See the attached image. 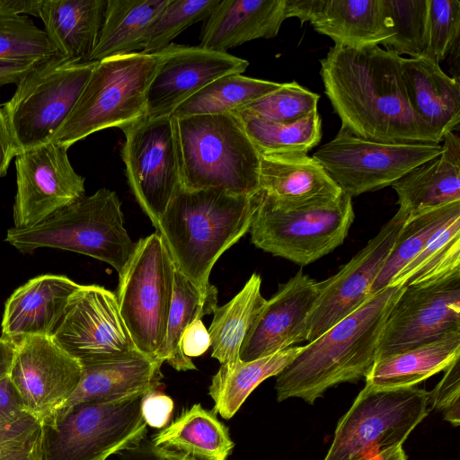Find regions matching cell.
Wrapping results in <instances>:
<instances>
[{"label":"cell","mask_w":460,"mask_h":460,"mask_svg":"<svg viewBox=\"0 0 460 460\" xmlns=\"http://www.w3.org/2000/svg\"><path fill=\"white\" fill-rule=\"evenodd\" d=\"M325 94L356 137L388 144H440L413 111L402 57L379 46L334 45L320 60Z\"/></svg>","instance_id":"6da1fadb"},{"label":"cell","mask_w":460,"mask_h":460,"mask_svg":"<svg viewBox=\"0 0 460 460\" xmlns=\"http://www.w3.org/2000/svg\"><path fill=\"white\" fill-rule=\"evenodd\" d=\"M403 287H386L357 310L303 346L276 378L278 402L300 398L309 404L331 387L365 378L376 360L387 316Z\"/></svg>","instance_id":"7a4b0ae2"},{"label":"cell","mask_w":460,"mask_h":460,"mask_svg":"<svg viewBox=\"0 0 460 460\" xmlns=\"http://www.w3.org/2000/svg\"><path fill=\"white\" fill-rule=\"evenodd\" d=\"M256 193L181 187L155 226L176 270L200 290L220 256L250 231Z\"/></svg>","instance_id":"3957f363"},{"label":"cell","mask_w":460,"mask_h":460,"mask_svg":"<svg viewBox=\"0 0 460 460\" xmlns=\"http://www.w3.org/2000/svg\"><path fill=\"white\" fill-rule=\"evenodd\" d=\"M173 119L184 189L248 196L260 190L261 155L234 114Z\"/></svg>","instance_id":"277c9868"},{"label":"cell","mask_w":460,"mask_h":460,"mask_svg":"<svg viewBox=\"0 0 460 460\" xmlns=\"http://www.w3.org/2000/svg\"><path fill=\"white\" fill-rule=\"evenodd\" d=\"M5 241L22 253L39 248L78 252L110 264L118 274L136 245L124 226L118 195L106 188L83 196L38 225L9 228Z\"/></svg>","instance_id":"5b68a950"},{"label":"cell","mask_w":460,"mask_h":460,"mask_svg":"<svg viewBox=\"0 0 460 460\" xmlns=\"http://www.w3.org/2000/svg\"><path fill=\"white\" fill-rule=\"evenodd\" d=\"M160 52L118 55L98 61L73 111L50 141L70 147L109 128L121 130L146 115L147 91Z\"/></svg>","instance_id":"8992f818"},{"label":"cell","mask_w":460,"mask_h":460,"mask_svg":"<svg viewBox=\"0 0 460 460\" xmlns=\"http://www.w3.org/2000/svg\"><path fill=\"white\" fill-rule=\"evenodd\" d=\"M256 199L249 231L252 243L300 266L341 245L355 217L352 198L343 191L337 198L296 208L276 206L261 190Z\"/></svg>","instance_id":"52a82bcc"},{"label":"cell","mask_w":460,"mask_h":460,"mask_svg":"<svg viewBox=\"0 0 460 460\" xmlns=\"http://www.w3.org/2000/svg\"><path fill=\"white\" fill-rule=\"evenodd\" d=\"M144 395L111 402H81L60 410L42 426L41 460H107L147 433Z\"/></svg>","instance_id":"ba28073f"},{"label":"cell","mask_w":460,"mask_h":460,"mask_svg":"<svg viewBox=\"0 0 460 460\" xmlns=\"http://www.w3.org/2000/svg\"><path fill=\"white\" fill-rule=\"evenodd\" d=\"M97 63L57 55L38 63L16 85L2 108L20 151L50 141L73 111Z\"/></svg>","instance_id":"9c48e42d"},{"label":"cell","mask_w":460,"mask_h":460,"mask_svg":"<svg viewBox=\"0 0 460 460\" xmlns=\"http://www.w3.org/2000/svg\"><path fill=\"white\" fill-rule=\"evenodd\" d=\"M174 270L161 236L155 232L136 243L119 274L115 295L121 317L137 349L155 359L166 336Z\"/></svg>","instance_id":"30bf717a"},{"label":"cell","mask_w":460,"mask_h":460,"mask_svg":"<svg viewBox=\"0 0 460 460\" xmlns=\"http://www.w3.org/2000/svg\"><path fill=\"white\" fill-rule=\"evenodd\" d=\"M428 413V391L424 389L364 386L338 421L323 460H360L402 446Z\"/></svg>","instance_id":"8fae6325"},{"label":"cell","mask_w":460,"mask_h":460,"mask_svg":"<svg viewBox=\"0 0 460 460\" xmlns=\"http://www.w3.org/2000/svg\"><path fill=\"white\" fill-rule=\"evenodd\" d=\"M441 144H388L367 140L341 128L314 158L341 190L353 198L392 185L438 155Z\"/></svg>","instance_id":"7c38bea8"},{"label":"cell","mask_w":460,"mask_h":460,"mask_svg":"<svg viewBox=\"0 0 460 460\" xmlns=\"http://www.w3.org/2000/svg\"><path fill=\"white\" fill-rule=\"evenodd\" d=\"M122 131L121 157L128 185L155 226L182 187L174 119L145 117Z\"/></svg>","instance_id":"4fadbf2b"},{"label":"cell","mask_w":460,"mask_h":460,"mask_svg":"<svg viewBox=\"0 0 460 460\" xmlns=\"http://www.w3.org/2000/svg\"><path fill=\"white\" fill-rule=\"evenodd\" d=\"M51 339L82 367L115 360L137 348L114 292L81 285L71 296Z\"/></svg>","instance_id":"5bb4252c"},{"label":"cell","mask_w":460,"mask_h":460,"mask_svg":"<svg viewBox=\"0 0 460 460\" xmlns=\"http://www.w3.org/2000/svg\"><path fill=\"white\" fill-rule=\"evenodd\" d=\"M460 331V270L404 286L385 321L376 359Z\"/></svg>","instance_id":"9a60e30c"},{"label":"cell","mask_w":460,"mask_h":460,"mask_svg":"<svg viewBox=\"0 0 460 460\" xmlns=\"http://www.w3.org/2000/svg\"><path fill=\"white\" fill-rule=\"evenodd\" d=\"M67 150L49 141L17 154L13 227L38 225L85 195L84 178L73 168Z\"/></svg>","instance_id":"2e32d148"},{"label":"cell","mask_w":460,"mask_h":460,"mask_svg":"<svg viewBox=\"0 0 460 460\" xmlns=\"http://www.w3.org/2000/svg\"><path fill=\"white\" fill-rule=\"evenodd\" d=\"M14 342L9 377L26 411L43 426L75 393L83 367L51 337L28 336Z\"/></svg>","instance_id":"e0dca14e"},{"label":"cell","mask_w":460,"mask_h":460,"mask_svg":"<svg viewBox=\"0 0 460 460\" xmlns=\"http://www.w3.org/2000/svg\"><path fill=\"white\" fill-rule=\"evenodd\" d=\"M407 218L408 214L399 208L334 275L319 281V295L307 318L308 342L357 310L371 296V288Z\"/></svg>","instance_id":"ac0fdd59"},{"label":"cell","mask_w":460,"mask_h":460,"mask_svg":"<svg viewBox=\"0 0 460 460\" xmlns=\"http://www.w3.org/2000/svg\"><path fill=\"white\" fill-rule=\"evenodd\" d=\"M159 52L160 63L147 91L148 118L172 116L178 106L208 84L242 74L249 66L245 59L200 46L171 43Z\"/></svg>","instance_id":"d6986e66"},{"label":"cell","mask_w":460,"mask_h":460,"mask_svg":"<svg viewBox=\"0 0 460 460\" xmlns=\"http://www.w3.org/2000/svg\"><path fill=\"white\" fill-rule=\"evenodd\" d=\"M320 284L299 270L266 301L240 349V360L264 358L307 340V318Z\"/></svg>","instance_id":"ffe728a7"},{"label":"cell","mask_w":460,"mask_h":460,"mask_svg":"<svg viewBox=\"0 0 460 460\" xmlns=\"http://www.w3.org/2000/svg\"><path fill=\"white\" fill-rule=\"evenodd\" d=\"M80 284L62 275L35 277L6 300L2 336L16 341L28 336L51 337Z\"/></svg>","instance_id":"44dd1931"},{"label":"cell","mask_w":460,"mask_h":460,"mask_svg":"<svg viewBox=\"0 0 460 460\" xmlns=\"http://www.w3.org/2000/svg\"><path fill=\"white\" fill-rule=\"evenodd\" d=\"M286 0H224L204 21L200 47L227 52L256 39L275 38L287 19Z\"/></svg>","instance_id":"7402d4cb"},{"label":"cell","mask_w":460,"mask_h":460,"mask_svg":"<svg viewBox=\"0 0 460 460\" xmlns=\"http://www.w3.org/2000/svg\"><path fill=\"white\" fill-rule=\"evenodd\" d=\"M260 190L272 204L282 208L334 199L342 192L307 154L261 155Z\"/></svg>","instance_id":"603a6c76"},{"label":"cell","mask_w":460,"mask_h":460,"mask_svg":"<svg viewBox=\"0 0 460 460\" xmlns=\"http://www.w3.org/2000/svg\"><path fill=\"white\" fill-rule=\"evenodd\" d=\"M402 73L410 104L440 141L460 122V82L425 58H402Z\"/></svg>","instance_id":"cb8c5ba5"},{"label":"cell","mask_w":460,"mask_h":460,"mask_svg":"<svg viewBox=\"0 0 460 460\" xmlns=\"http://www.w3.org/2000/svg\"><path fill=\"white\" fill-rule=\"evenodd\" d=\"M162 365L137 350L115 360L84 366L76 390L62 409L87 402H118L160 389Z\"/></svg>","instance_id":"d4e9b609"},{"label":"cell","mask_w":460,"mask_h":460,"mask_svg":"<svg viewBox=\"0 0 460 460\" xmlns=\"http://www.w3.org/2000/svg\"><path fill=\"white\" fill-rule=\"evenodd\" d=\"M441 153L411 170L391 186L399 208L408 217L460 201V138L454 131L443 138Z\"/></svg>","instance_id":"484cf974"},{"label":"cell","mask_w":460,"mask_h":460,"mask_svg":"<svg viewBox=\"0 0 460 460\" xmlns=\"http://www.w3.org/2000/svg\"><path fill=\"white\" fill-rule=\"evenodd\" d=\"M309 22L349 49L379 46L393 36L385 0H316Z\"/></svg>","instance_id":"4316f807"},{"label":"cell","mask_w":460,"mask_h":460,"mask_svg":"<svg viewBox=\"0 0 460 460\" xmlns=\"http://www.w3.org/2000/svg\"><path fill=\"white\" fill-rule=\"evenodd\" d=\"M106 0H40L39 18L58 55L86 62L104 20Z\"/></svg>","instance_id":"83f0119b"},{"label":"cell","mask_w":460,"mask_h":460,"mask_svg":"<svg viewBox=\"0 0 460 460\" xmlns=\"http://www.w3.org/2000/svg\"><path fill=\"white\" fill-rule=\"evenodd\" d=\"M460 358V331L376 359L365 377L372 390L417 386Z\"/></svg>","instance_id":"f1b7e54d"},{"label":"cell","mask_w":460,"mask_h":460,"mask_svg":"<svg viewBox=\"0 0 460 460\" xmlns=\"http://www.w3.org/2000/svg\"><path fill=\"white\" fill-rule=\"evenodd\" d=\"M151 441L199 460H227L234 447L229 429L219 420L217 413L204 409L200 403L184 409L154 434Z\"/></svg>","instance_id":"f546056e"},{"label":"cell","mask_w":460,"mask_h":460,"mask_svg":"<svg viewBox=\"0 0 460 460\" xmlns=\"http://www.w3.org/2000/svg\"><path fill=\"white\" fill-rule=\"evenodd\" d=\"M169 0H107L97 45L88 61L139 53L147 29Z\"/></svg>","instance_id":"4dcf8cb0"},{"label":"cell","mask_w":460,"mask_h":460,"mask_svg":"<svg viewBox=\"0 0 460 460\" xmlns=\"http://www.w3.org/2000/svg\"><path fill=\"white\" fill-rule=\"evenodd\" d=\"M261 276L252 273L228 303L214 310L208 331L211 357L221 366L231 367L240 361L241 346L267 301L261 293Z\"/></svg>","instance_id":"1f68e13d"},{"label":"cell","mask_w":460,"mask_h":460,"mask_svg":"<svg viewBox=\"0 0 460 460\" xmlns=\"http://www.w3.org/2000/svg\"><path fill=\"white\" fill-rule=\"evenodd\" d=\"M302 349L303 346L289 347L252 361L240 360L231 367L220 365L208 387L213 411L224 419H231L259 385L277 376Z\"/></svg>","instance_id":"d6a6232c"},{"label":"cell","mask_w":460,"mask_h":460,"mask_svg":"<svg viewBox=\"0 0 460 460\" xmlns=\"http://www.w3.org/2000/svg\"><path fill=\"white\" fill-rule=\"evenodd\" d=\"M217 294L215 286L200 290L178 270H174L173 295L166 336L157 360L167 362L177 371L197 369L192 358L182 353L181 338L195 320L213 314L217 306Z\"/></svg>","instance_id":"836d02e7"},{"label":"cell","mask_w":460,"mask_h":460,"mask_svg":"<svg viewBox=\"0 0 460 460\" xmlns=\"http://www.w3.org/2000/svg\"><path fill=\"white\" fill-rule=\"evenodd\" d=\"M261 155L307 154L322 137L318 110L289 123L267 120L244 111L232 112Z\"/></svg>","instance_id":"e575fe53"},{"label":"cell","mask_w":460,"mask_h":460,"mask_svg":"<svg viewBox=\"0 0 460 460\" xmlns=\"http://www.w3.org/2000/svg\"><path fill=\"white\" fill-rule=\"evenodd\" d=\"M456 217H460V201L408 217L371 288V296L386 288L393 277Z\"/></svg>","instance_id":"d590c367"},{"label":"cell","mask_w":460,"mask_h":460,"mask_svg":"<svg viewBox=\"0 0 460 460\" xmlns=\"http://www.w3.org/2000/svg\"><path fill=\"white\" fill-rule=\"evenodd\" d=\"M280 84L242 74L225 75L182 102L176 108L172 117L232 113L270 93Z\"/></svg>","instance_id":"8d00e7d4"},{"label":"cell","mask_w":460,"mask_h":460,"mask_svg":"<svg viewBox=\"0 0 460 460\" xmlns=\"http://www.w3.org/2000/svg\"><path fill=\"white\" fill-rule=\"evenodd\" d=\"M458 270L460 217L438 232L412 261L393 277L388 286L404 287L424 283Z\"/></svg>","instance_id":"74e56055"},{"label":"cell","mask_w":460,"mask_h":460,"mask_svg":"<svg viewBox=\"0 0 460 460\" xmlns=\"http://www.w3.org/2000/svg\"><path fill=\"white\" fill-rule=\"evenodd\" d=\"M385 4L393 36L381 45L400 57L425 58L428 0H385Z\"/></svg>","instance_id":"f35d334b"},{"label":"cell","mask_w":460,"mask_h":460,"mask_svg":"<svg viewBox=\"0 0 460 460\" xmlns=\"http://www.w3.org/2000/svg\"><path fill=\"white\" fill-rule=\"evenodd\" d=\"M57 55L44 30L31 19L0 8V60L44 61Z\"/></svg>","instance_id":"ab89813d"},{"label":"cell","mask_w":460,"mask_h":460,"mask_svg":"<svg viewBox=\"0 0 460 460\" xmlns=\"http://www.w3.org/2000/svg\"><path fill=\"white\" fill-rule=\"evenodd\" d=\"M219 0H169L145 35L143 54H154L192 24L205 21Z\"/></svg>","instance_id":"60d3db41"},{"label":"cell","mask_w":460,"mask_h":460,"mask_svg":"<svg viewBox=\"0 0 460 460\" xmlns=\"http://www.w3.org/2000/svg\"><path fill=\"white\" fill-rule=\"evenodd\" d=\"M319 99V94L293 81L281 84L275 91L238 111L274 122L289 123L316 111Z\"/></svg>","instance_id":"b9f144b4"},{"label":"cell","mask_w":460,"mask_h":460,"mask_svg":"<svg viewBox=\"0 0 460 460\" xmlns=\"http://www.w3.org/2000/svg\"><path fill=\"white\" fill-rule=\"evenodd\" d=\"M460 1L428 0L425 58L439 65L459 45Z\"/></svg>","instance_id":"7bdbcfd3"},{"label":"cell","mask_w":460,"mask_h":460,"mask_svg":"<svg viewBox=\"0 0 460 460\" xmlns=\"http://www.w3.org/2000/svg\"><path fill=\"white\" fill-rule=\"evenodd\" d=\"M460 358L453 362L436 386L428 392V404L452 426L460 424Z\"/></svg>","instance_id":"ee69618b"},{"label":"cell","mask_w":460,"mask_h":460,"mask_svg":"<svg viewBox=\"0 0 460 460\" xmlns=\"http://www.w3.org/2000/svg\"><path fill=\"white\" fill-rule=\"evenodd\" d=\"M42 425L29 415L12 424H0V460L35 444Z\"/></svg>","instance_id":"f6af8a7d"},{"label":"cell","mask_w":460,"mask_h":460,"mask_svg":"<svg viewBox=\"0 0 460 460\" xmlns=\"http://www.w3.org/2000/svg\"><path fill=\"white\" fill-rule=\"evenodd\" d=\"M173 408V400L160 389L148 392L142 397L141 412L147 426L156 429L166 427Z\"/></svg>","instance_id":"bcb514c9"},{"label":"cell","mask_w":460,"mask_h":460,"mask_svg":"<svg viewBox=\"0 0 460 460\" xmlns=\"http://www.w3.org/2000/svg\"><path fill=\"white\" fill-rule=\"evenodd\" d=\"M117 456L120 460H199L187 454L156 446L146 438L121 450Z\"/></svg>","instance_id":"7dc6e473"},{"label":"cell","mask_w":460,"mask_h":460,"mask_svg":"<svg viewBox=\"0 0 460 460\" xmlns=\"http://www.w3.org/2000/svg\"><path fill=\"white\" fill-rule=\"evenodd\" d=\"M29 415L9 376L0 380V424H12Z\"/></svg>","instance_id":"c3c4849f"},{"label":"cell","mask_w":460,"mask_h":460,"mask_svg":"<svg viewBox=\"0 0 460 460\" xmlns=\"http://www.w3.org/2000/svg\"><path fill=\"white\" fill-rule=\"evenodd\" d=\"M180 347L182 353L190 358L203 355L210 347V337L201 319L195 320L184 331Z\"/></svg>","instance_id":"681fc988"},{"label":"cell","mask_w":460,"mask_h":460,"mask_svg":"<svg viewBox=\"0 0 460 460\" xmlns=\"http://www.w3.org/2000/svg\"><path fill=\"white\" fill-rule=\"evenodd\" d=\"M19 152L6 116L0 108V178L6 175L11 161Z\"/></svg>","instance_id":"f907efd6"},{"label":"cell","mask_w":460,"mask_h":460,"mask_svg":"<svg viewBox=\"0 0 460 460\" xmlns=\"http://www.w3.org/2000/svg\"><path fill=\"white\" fill-rule=\"evenodd\" d=\"M41 61L0 60V87L18 84Z\"/></svg>","instance_id":"816d5d0a"},{"label":"cell","mask_w":460,"mask_h":460,"mask_svg":"<svg viewBox=\"0 0 460 460\" xmlns=\"http://www.w3.org/2000/svg\"><path fill=\"white\" fill-rule=\"evenodd\" d=\"M316 0H286V18L296 17L304 24L310 22Z\"/></svg>","instance_id":"f5cc1de1"},{"label":"cell","mask_w":460,"mask_h":460,"mask_svg":"<svg viewBox=\"0 0 460 460\" xmlns=\"http://www.w3.org/2000/svg\"><path fill=\"white\" fill-rule=\"evenodd\" d=\"M40 0H0V8L17 15L39 17Z\"/></svg>","instance_id":"db71d44e"},{"label":"cell","mask_w":460,"mask_h":460,"mask_svg":"<svg viewBox=\"0 0 460 460\" xmlns=\"http://www.w3.org/2000/svg\"><path fill=\"white\" fill-rule=\"evenodd\" d=\"M15 354V342L0 338V380L9 376Z\"/></svg>","instance_id":"11a10c76"},{"label":"cell","mask_w":460,"mask_h":460,"mask_svg":"<svg viewBox=\"0 0 460 460\" xmlns=\"http://www.w3.org/2000/svg\"><path fill=\"white\" fill-rule=\"evenodd\" d=\"M40 438L32 446L1 460H41Z\"/></svg>","instance_id":"9f6ffc18"},{"label":"cell","mask_w":460,"mask_h":460,"mask_svg":"<svg viewBox=\"0 0 460 460\" xmlns=\"http://www.w3.org/2000/svg\"><path fill=\"white\" fill-rule=\"evenodd\" d=\"M360 460H407L402 446H398Z\"/></svg>","instance_id":"6f0895ef"}]
</instances>
